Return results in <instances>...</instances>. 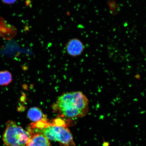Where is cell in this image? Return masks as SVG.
Returning a JSON list of instances; mask_svg holds the SVG:
<instances>
[{"mask_svg":"<svg viewBox=\"0 0 146 146\" xmlns=\"http://www.w3.org/2000/svg\"><path fill=\"white\" fill-rule=\"evenodd\" d=\"M57 103L60 112L67 118L81 117L88 111V100L81 92L65 93L58 98Z\"/></svg>","mask_w":146,"mask_h":146,"instance_id":"7a4b0ae2","label":"cell"},{"mask_svg":"<svg viewBox=\"0 0 146 146\" xmlns=\"http://www.w3.org/2000/svg\"><path fill=\"white\" fill-rule=\"evenodd\" d=\"M67 53L72 56L80 55L84 50V46L82 42L78 38L69 40L66 44Z\"/></svg>","mask_w":146,"mask_h":146,"instance_id":"277c9868","label":"cell"},{"mask_svg":"<svg viewBox=\"0 0 146 146\" xmlns=\"http://www.w3.org/2000/svg\"><path fill=\"white\" fill-rule=\"evenodd\" d=\"M12 81L11 73L7 71L0 72V85H7Z\"/></svg>","mask_w":146,"mask_h":146,"instance_id":"52a82bcc","label":"cell"},{"mask_svg":"<svg viewBox=\"0 0 146 146\" xmlns=\"http://www.w3.org/2000/svg\"><path fill=\"white\" fill-rule=\"evenodd\" d=\"M3 2L7 4H12L15 3L16 0H2Z\"/></svg>","mask_w":146,"mask_h":146,"instance_id":"ba28073f","label":"cell"},{"mask_svg":"<svg viewBox=\"0 0 146 146\" xmlns=\"http://www.w3.org/2000/svg\"><path fill=\"white\" fill-rule=\"evenodd\" d=\"M31 135L40 133L49 140L59 142L61 146H76L72 133L63 120L58 119L52 123L46 120L33 123L27 127Z\"/></svg>","mask_w":146,"mask_h":146,"instance_id":"6da1fadb","label":"cell"},{"mask_svg":"<svg viewBox=\"0 0 146 146\" xmlns=\"http://www.w3.org/2000/svg\"><path fill=\"white\" fill-rule=\"evenodd\" d=\"M31 137L28 131L14 121L9 120L6 123L3 139L6 146H23L26 145Z\"/></svg>","mask_w":146,"mask_h":146,"instance_id":"3957f363","label":"cell"},{"mask_svg":"<svg viewBox=\"0 0 146 146\" xmlns=\"http://www.w3.org/2000/svg\"><path fill=\"white\" fill-rule=\"evenodd\" d=\"M27 116L33 123L46 120V117L39 108L36 107H32L29 110Z\"/></svg>","mask_w":146,"mask_h":146,"instance_id":"8992f818","label":"cell"},{"mask_svg":"<svg viewBox=\"0 0 146 146\" xmlns=\"http://www.w3.org/2000/svg\"><path fill=\"white\" fill-rule=\"evenodd\" d=\"M25 146H51V145L49 140L43 135L35 133L31 135Z\"/></svg>","mask_w":146,"mask_h":146,"instance_id":"5b68a950","label":"cell"}]
</instances>
